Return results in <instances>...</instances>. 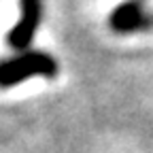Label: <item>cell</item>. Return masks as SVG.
<instances>
[{"instance_id":"cell-1","label":"cell","mask_w":153,"mask_h":153,"mask_svg":"<svg viewBox=\"0 0 153 153\" xmlns=\"http://www.w3.org/2000/svg\"><path fill=\"white\" fill-rule=\"evenodd\" d=\"M57 74V60L47 51H26L22 55L0 64V87L19 85L32 76H51Z\"/></svg>"},{"instance_id":"cell-2","label":"cell","mask_w":153,"mask_h":153,"mask_svg":"<svg viewBox=\"0 0 153 153\" xmlns=\"http://www.w3.org/2000/svg\"><path fill=\"white\" fill-rule=\"evenodd\" d=\"M43 19V0H19V22L9 32V45L24 51L36 36Z\"/></svg>"},{"instance_id":"cell-3","label":"cell","mask_w":153,"mask_h":153,"mask_svg":"<svg viewBox=\"0 0 153 153\" xmlns=\"http://www.w3.org/2000/svg\"><path fill=\"white\" fill-rule=\"evenodd\" d=\"M108 24L115 32L119 34H130V32H143L153 28V15H149L143 9L140 0H128V2L115 7Z\"/></svg>"}]
</instances>
